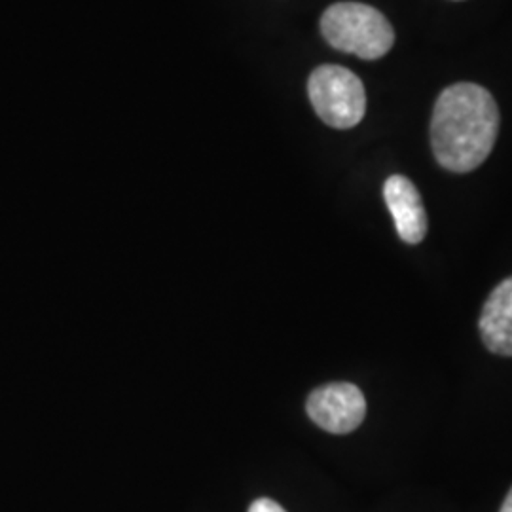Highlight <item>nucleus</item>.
Returning <instances> with one entry per match:
<instances>
[{"label":"nucleus","mask_w":512,"mask_h":512,"mask_svg":"<svg viewBox=\"0 0 512 512\" xmlns=\"http://www.w3.org/2000/svg\"><path fill=\"white\" fill-rule=\"evenodd\" d=\"M497 131L499 110L486 88L463 82L440 93L431 120V145L444 169L469 173L484 164Z\"/></svg>","instance_id":"f257e3e1"},{"label":"nucleus","mask_w":512,"mask_h":512,"mask_svg":"<svg viewBox=\"0 0 512 512\" xmlns=\"http://www.w3.org/2000/svg\"><path fill=\"white\" fill-rule=\"evenodd\" d=\"M321 33L332 48L361 59H380L395 42L384 14L361 2L332 4L321 18Z\"/></svg>","instance_id":"f03ea898"},{"label":"nucleus","mask_w":512,"mask_h":512,"mask_svg":"<svg viewBox=\"0 0 512 512\" xmlns=\"http://www.w3.org/2000/svg\"><path fill=\"white\" fill-rule=\"evenodd\" d=\"M308 93L317 116L330 128H353L365 116V86L357 74L344 67L323 65L315 69Z\"/></svg>","instance_id":"7ed1b4c3"},{"label":"nucleus","mask_w":512,"mask_h":512,"mask_svg":"<svg viewBox=\"0 0 512 512\" xmlns=\"http://www.w3.org/2000/svg\"><path fill=\"white\" fill-rule=\"evenodd\" d=\"M306 410L321 429L334 435H348L365 420V395L357 385L346 382L323 385L311 393Z\"/></svg>","instance_id":"20e7f679"},{"label":"nucleus","mask_w":512,"mask_h":512,"mask_svg":"<svg viewBox=\"0 0 512 512\" xmlns=\"http://www.w3.org/2000/svg\"><path fill=\"white\" fill-rule=\"evenodd\" d=\"M384 198L395 220L399 238L410 245L423 241L427 234V215L414 183L403 175H393L385 181Z\"/></svg>","instance_id":"39448f33"},{"label":"nucleus","mask_w":512,"mask_h":512,"mask_svg":"<svg viewBox=\"0 0 512 512\" xmlns=\"http://www.w3.org/2000/svg\"><path fill=\"white\" fill-rule=\"evenodd\" d=\"M480 334L492 353L512 357V277L488 296L480 315Z\"/></svg>","instance_id":"423d86ee"},{"label":"nucleus","mask_w":512,"mask_h":512,"mask_svg":"<svg viewBox=\"0 0 512 512\" xmlns=\"http://www.w3.org/2000/svg\"><path fill=\"white\" fill-rule=\"evenodd\" d=\"M249 512H287L279 503H275L272 499H256L255 503L249 507Z\"/></svg>","instance_id":"0eeeda50"},{"label":"nucleus","mask_w":512,"mask_h":512,"mask_svg":"<svg viewBox=\"0 0 512 512\" xmlns=\"http://www.w3.org/2000/svg\"><path fill=\"white\" fill-rule=\"evenodd\" d=\"M501 512H512V488L509 495H507V499H505V503H503V507H501Z\"/></svg>","instance_id":"6e6552de"}]
</instances>
